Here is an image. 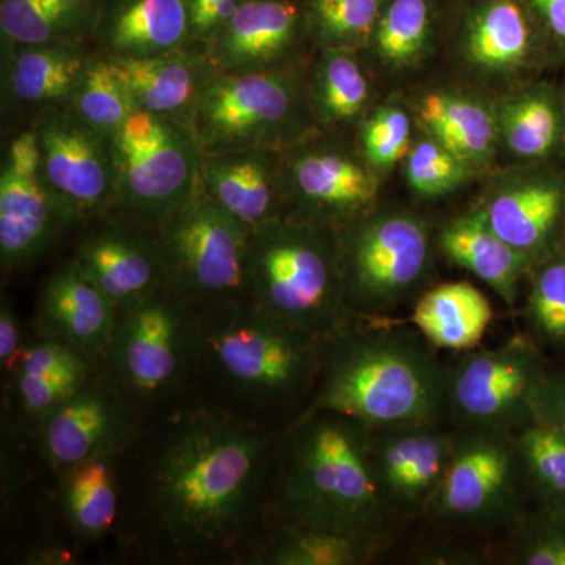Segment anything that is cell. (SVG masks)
Returning a JSON list of instances; mask_svg holds the SVG:
<instances>
[{
  "mask_svg": "<svg viewBox=\"0 0 565 565\" xmlns=\"http://www.w3.org/2000/svg\"><path fill=\"white\" fill-rule=\"evenodd\" d=\"M245 0H185L191 20V43L210 46Z\"/></svg>",
  "mask_w": 565,
  "mask_h": 565,
  "instance_id": "43",
  "label": "cell"
},
{
  "mask_svg": "<svg viewBox=\"0 0 565 565\" xmlns=\"http://www.w3.org/2000/svg\"><path fill=\"white\" fill-rule=\"evenodd\" d=\"M534 422L553 424L565 430V388L542 384L535 399Z\"/></svg>",
  "mask_w": 565,
  "mask_h": 565,
  "instance_id": "47",
  "label": "cell"
},
{
  "mask_svg": "<svg viewBox=\"0 0 565 565\" xmlns=\"http://www.w3.org/2000/svg\"><path fill=\"white\" fill-rule=\"evenodd\" d=\"M344 299L352 315L382 318L426 291L434 270L430 228L422 215L379 210L334 230Z\"/></svg>",
  "mask_w": 565,
  "mask_h": 565,
  "instance_id": "6",
  "label": "cell"
},
{
  "mask_svg": "<svg viewBox=\"0 0 565 565\" xmlns=\"http://www.w3.org/2000/svg\"><path fill=\"white\" fill-rule=\"evenodd\" d=\"M247 297L266 313L319 340L348 327L334 230L280 215L250 233Z\"/></svg>",
  "mask_w": 565,
  "mask_h": 565,
  "instance_id": "4",
  "label": "cell"
},
{
  "mask_svg": "<svg viewBox=\"0 0 565 565\" xmlns=\"http://www.w3.org/2000/svg\"><path fill=\"white\" fill-rule=\"evenodd\" d=\"M282 215L338 230L374 210L381 174L332 132H310L281 151Z\"/></svg>",
  "mask_w": 565,
  "mask_h": 565,
  "instance_id": "12",
  "label": "cell"
},
{
  "mask_svg": "<svg viewBox=\"0 0 565 565\" xmlns=\"http://www.w3.org/2000/svg\"><path fill=\"white\" fill-rule=\"evenodd\" d=\"M542 384L533 345L512 338L497 349L465 353L448 373V408L470 429L509 434L534 418Z\"/></svg>",
  "mask_w": 565,
  "mask_h": 565,
  "instance_id": "13",
  "label": "cell"
},
{
  "mask_svg": "<svg viewBox=\"0 0 565 565\" xmlns=\"http://www.w3.org/2000/svg\"><path fill=\"white\" fill-rule=\"evenodd\" d=\"M445 35L473 84L515 90L552 62L526 0H446Z\"/></svg>",
  "mask_w": 565,
  "mask_h": 565,
  "instance_id": "11",
  "label": "cell"
},
{
  "mask_svg": "<svg viewBox=\"0 0 565 565\" xmlns=\"http://www.w3.org/2000/svg\"><path fill=\"white\" fill-rule=\"evenodd\" d=\"M258 424L218 408L177 416L151 465L150 511L181 555L230 548L247 530L266 476Z\"/></svg>",
  "mask_w": 565,
  "mask_h": 565,
  "instance_id": "1",
  "label": "cell"
},
{
  "mask_svg": "<svg viewBox=\"0 0 565 565\" xmlns=\"http://www.w3.org/2000/svg\"><path fill=\"white\" fill-rule=\"evenodd\" d=\"M515 559L525 565H565L564 531L527 530L516 542Z\"/></svg>",
  "mask_w": 565,
  "mask_h": 565,
  "instance_id": "44",
  "label": "cell"
},
{
  "mask_svg": "<svg viewBox=\"0 0 565 565\" xmlns=\"http://www.w3.org/2000/svg\"><path fill=\"white\" fill-rule=\"evenodd\" d=\"M404 172L408 188L426 200L456 192L476 173L456 152L424 132L404 159Z\"/></svg>",
  "mask_w": 565,
  "mask_h": 565,
  "instance_id": "39",
  "label": "cell"
},
{
  "mask_svg": "<svg viewBox=\"0 0 565 565\" xmlns=\"http://www.w3.org/2000/svg\"><path fill=\"white\" fill-rule=\"evenodd\" d=\"M109 58L137 111L169 118L189 128L207 84L217 73L206 52L191 47L148 57Z\"/></svg>",
  "mask_w": 565,
  "mask_h": 565,
  "instance_id": "21",
  "label": "cell"
},
{
  "mask_svg": "<svg viewBox=\"0 0 565 565\" xmlns=\"http://www.w3.org/2000/svg\"><path fill=\"white\" fill-rule=\"evenodd\" d=\"M476 207L534 266L552 255L565 221V170L555 162L516 163L493 178Z\"/></svg>",
  "mask_w": 565,
  "mask_h": 565,
  "instance_id": "16",
  "label": "cell"
},
{
  "mask_svg": "<svg viewBox=\"0 0 565 565\" xmlns=\"http://www.w3.org/2000/svg\"><path fill=\"white\" fill-rule=\"evenodd\" d=\"M156 237L169 285L196 308L247 297L250 232L202 185Z\"/></svg>",
  "mask_w": 565,
  "mask_h": 565,
  "instance_id": "10",
  "label": "cell"
},
{
  "mask_svg": "<svg viewBox=\"0 0 565 565\" xmlns=\"http://www.w3.org/2000/svg\"><path fill=\"white\" fill-rule=\"evenodd\" d=\"M203 152L286 150L316 128L308 79L296 65L256 73L217 71L192 126Z\"/></svg>",
  "mask_w": 565,
  "mask_h": 565,
  "instance_id": "7",
  "label": "cell"
},
{
  "mask_svg": "<svg viewBox=\"0 0 565 565\" xmlns=\"http://www.w3.org/2000/svg\"><path fill=\"white\" fill-rule=\"evenodd\" d=\"M129 394L109 377H92L39 424L40 448L54 470L120 455L132 437Z\"/></svg>",
  "mask_w": 565,
  "mask_h": 565,
  "instance_id": "17",
  "label": "cell"
},
{
  "mask_svg": "<svg viewBox=\"0 0 565 565\" xmlns=\"http://www.w3.org/2000/svg\"><path fill=\"white\" fill-rule=\"evenodd\" d=\"M415 128L411 107L397 102L382 104L360 122V151L382 177L407 158L414 145Z\"/></svg>",
  "mask_w": 565,
  "mask_h": 565,
  "instance_id": "38",
  "label": "cell"
},
{
  "mask_svg": "<svg viewBox=\"0 0 565 565\" xmlns=\"http://www.w3.org/2000/svg\"><path fill=\"white\" fill-rule=\"evenodd\" d=\"M71 223L41 177V167L7 161L0 174V258L3 269L25 266Z\"/></svg>",
  "mask_w": 565,
  "mask_h": 565,
  "instance_id": "23",
  "label": "cell"
},
{
  "mask_svg": "<svg viewBox=\"0 0 565 565\" xmlns=\"http://www.w3.org/2000/svg\"><path fill=\"white\" fill-rule=\"evenodd\" d=\"M561 92H563V99H564V107H565V85L563 88H561Z\"/></svg>",
  "mask_w": 565,
  "mask_h": 565,
  "instance_id": "48",
  "label": "cell"
},
{
  "mask_svg": "<svg viewBox=\"0 0 565 565\" xmlns=\"http://www.w3.org/2000/svg\"><path fill=\"white\" fill-rule=\"evenodd\" d=\"M92 371L93 364L44 377H13L14 396L22 415L39 426L44 416L50 415L92 377Z\"/></svg>",
  "mask_w": 565,
  "mask_h": 565,
  "instance_id": "42",
  "label": "cell"
},
{
  "mask_svg": "<svg viewBox=\"0 0 565 565\" xmlns=\"http://www.w3.org/2000/svg\"><path fill=\"white\" fill-rule=\"evenodd\" d=\"M199 356L200 310L172 286L118 308L106 363L129 396H166Z\"/></svg>",
  "mask_w": 565,
  "mask_h": 565,
  "instance_id": "8",
  "label": "cell"
},
{
  "mask_svg": "<svg viewBox=\"0 0 565 565\" xmlns=\"http://www.w3.org/2000/svg\"><path fill=\"white\" fill-rule=\"evenodd\" d=\"M374 430L334 412L303 415L292 435L282 501L296 525L381 534Z\"/></svg>",
  "mask_w": 565,
  "mask_h": 565,
  "instance_id": "3",
  "label": "cell"
},
{
  "mask_svg": "<svg viewBox=\"0 0 565 565\" xmlns=\"http://www.w3.org/2000/svg\"><path fill=\"white\" fill-rule=\"evenodd\" d=\"M446 0H388L366 51L388 74L411 73L445 35Z\"/></svg>",
  "mask_w": 565,
  "mask_h": 565,
  "instance_id": "29",
  "label": "cell"
},
{
  "mask_svg": "<svg viewBox=\"0 0 565 565\" xmlns=\"http://www.w3.org/2000/svg\"><path fill=\"white\" fill-rule=\"evenodd\" d=\"M520 465L534 484L565 503V430L553 424L535 422L515 438Z\"/></svg>",
  "mask_w": 565,
  "mask_h": 565,
  "instance_id": "40",
  "label": "cell"
},
{
  "mask_svg": "<svg viewBox=\"0 0 565 565\" xmlns=\"http://www.w3.org/2000/svg\"><path fill=\"white\" fill-rule=\"evenodd\" d=\"M437 241L449 262L473 274L508 307H514L520 281L533 264L494 232L478 207L446 223Z\"/></svg>",
  "mask_w": 565,
  "mask_h": 565,
  "instance_id": "28",
  "label": "cell"
},
{
  "mask_svg": "<svg viewBox=\"0 0 565 565\" xmlns=\"http://www.w3.org/2000/svg\"><path fill=\"white\" fill-rule=\"evenodd\" d=\"M316 128L334 132L360 125L371 110L373 85L359 52L319 50L308 79Z\"/></svg>",
  "mask_w": 565,
  "mask_h": 565,
  "instance_id": "32",
  "label": "cell"
},
{
  "mask_svg": "<svg viewBox=\"0 0 565 565\" xmlns=\"http://www.w3.org/2000/svg\"><path fill=\"white\" fill-rule=\"evenodd\" d=\"M73 259L117 308L169 285L158 237L139 230H99L79 245Z\"/></svg>",
  "mask_w": 565,
  "mask_h": 565,
  "instance_id": "24",
  "label": "cell"
},
{
  "mask_svg": "<svg viewBox=\"0 0 565 565\" xmlns=\"http://www.w3.org/2000/svg\"><path fill=\"white\" fill-rule=\"evenodd\" d=\"M99 0H0V32L13 46L79 41L98 28Z\"/></svg>",
  "mask_w": 565,
  "mask_h": 565,
  "instance_id": "33",
  "label": "cell"
},
{
  "mask_svg": "<svg viewBox=\"0 0 565 565\" xmlns=\"http://www.w3.org/2000/svg\"><path fill=\"white\" fill-rule=\"evenodd\" d=\"M455 440L435 424L375 430L373 470L385 505L429 509L448 467Z\"/></svg>",
  "mask_w": 565,
  "mask_h": 565,
  "instance_id": "19",
  "label": "cell"
},
{
  "mask_svg": "<svg viewBox=\"0 0 565 565\" xmlns=\"http://www.w3.org/2000/svg\"><path fill=\"white\" fill-rule=\"evenodd\" d=\"M200 185L248 232L282 215L281 151L241 148L203 152Z\"/></svg>",
  "mask_w": 565,
  "mask_h": 565,
  "instance_id": "20",
  "label": "cell"
},
{
  "mask_svg": "<svg viewBox=\"0 0 565 565\" xmlns=\"http://www.w3.org/2000/svg\"><path fill=\"white\" fill-rule=\"evenodd\" d=\"M115 459L117 455L93 457L63 473V512L81 537H102L115 525L118 514Z\"/></svg>",
  "mask_w": 565,
  "mask_h": 565,
  "instance_id": "34",
  "label": "cell"
},
{
  "mask_svg": "<svg viewBox=\"0 0 565 565\" xmlns=\"http://www.w3.org/2000/svg\"><path fill=\"white\" fill-rule=\"evenodd\" d=\"M117 311L109 297L70 259L44 282L35 326L40 337L57 338L95 362H106Z\"/></svg>",
  "mask_w": 565,
  "mask_h": 565,
  "instance_id": "22",
  "label": "cell"
},
{
  "mask_svg": "<svg viewBox=\"0 0 565 565\" xmlns=\"http://www.w3.org/2000/svg\"><path fill=\"white\" fill-rule=\"evenodd\" d=\"M114 145L115 206L156 228L195 195L203 150L189 126L136 111Z\"/></svg>",
  "mask_w": 565,
  "mask_h": 565,
  "instance_id": "9",
  "label": "cell"
},
{
  "mask_svg": "<svg viewBox=\"0 0 565 565\" xmlns=\"http://www.w3.org/2000/svg\"><path fill=\"white\" fill-rule=\"evenodd\" d=\"M381 534L343 533L296 525L266 553L273 565H356L366 563L381 545Z\"/></svg>",
  "mask_w": 565,
  "mask_h": 565,
  "instance_id": "35",
  "label": "cell"
},
{
  "mask_svg": "<svg viewBox=\"0 0 565 565\" xmlns=\"http://www.w3.org/2000/svg\"><path fill=\"white\" fill-rule=\"evenodd\" d=\"M68 107L93 129L110 139L137 111L109 55L90 58Z\"/></svg>",
  "mask_w": 565,
  "mask_h": 565,
  "instance_id": "37",
  "label": "cell"
},
{
  "mask_svg": "<svg viewBox=\"0 0 565 565\" xmlns=\"http://www.w3.org/2000/svg\"><path fill=\"white\" fill-rule=\"evenodd\" d=\"M307 40L305 0H245L206 54L222 73H256L292 66Z\"/></svg>",
  "mask_w": 565,
  "mask_h": 565,
  "instance_id": "18",
  "label": "cell"
},
{
  "mask_svg": "<svg viewBox=\"0 0 565 565\" xmlns=\"http://www.w3.org/2000/svg\"><path fill=\"white\" fill-rule=\"evenodd\" d=\"M96 32L115 57H148L191 44L185 0H110Z\"/></svg>",
  "mask_w": 565,
  "mask_h": 565,
  "instance_id": "27",
  "label": "cell"
},
{
  "mask_svg": "<svg viewBox=\"0 0 565 565\" xmlns=\"http://www.w3.org/2000/svg\"><path fill=\"white\" fill-rule=\"evenodd\" d=\"M422 333L351 330L326 344L322 382L303 415L334 412L371 430L435 424L448 408V371Z\"/></svg>",
  "mask_w": 565,
  "mask_h": 565,
  "instance_id": "2",
  "label": "cell"
},
{
  "mask_svg": "<svg viewBox=\"0 0 565 565\" xmlns=\"http://www.w3.org/2000/svg\"><path fill=\"white\" fill-rule=\"evenodd\" d=\"M544 32L552 61H565V0H526Z\"/></svg>",
  "mask_w": 565,
  "mask_h": 565,
  "instance_id": "45",
  "label": "cell"
},
{
  "mask_svg": "<svg viewBox=\"0 0 565 565\" xmlns=\"http://www.w3.org/2000/svg\"><path fill=\"white\" fill-rule=\"evenodd\" d=\"M326 344L248 297L200 310L199 360L223 388L244 399H282L303 390L321 373Z\"/></svg>",
  "mask_w": 565,
  "mask_h": 565,
  "instance_id": "5",
  "label": "cell"
},
{
  "mask_svg": "<svg viewBox=\"0 0 565 565\" xmlns=\"http://www.w3.org/2000/svg\"><path fill=\"white\" fill-rule=\"evenodd\" d=\"M90 58L77 41L14 46L7 73L10 95L41 109L68 106Z\"/></svg>",
  "mask_w": 565,
  "mask_h": 565,
  "instance_id": "31",
  "label": "cell"
},
{
  "mask_svg": "<svg viewBox=\"0 0 565 565\" xmlns=\"http://www.w3.org/2000/svg\"><path fill=\"white\" fill-rule=\"evenodd\" d=\"M490 300L467 281L444 282L415 300L412 322L427 343L446 351H473L492 322Z\"/></svg>",
  "mask_w": 565,
  "mask_h": 565,
  "instance_id": "30",
  "label": "cell"
},
{
  "mask_svg": "<svg viewBox=\"0 0 565 565\" xmlns=\"http://www.w3.org/2000/svg\"><path fill=\"white\" fill-rule=\"evenodd\" d=\"M527 321L550 341H565V256L548 255L531 267Z\"/></svg>",
  "mask_w": 565,
  "mask_h": 565,
  "instance_id": "41",
  "label": "cell"
},
{
  "mask_svg": "<svg viewBox=\"0 0 565 565\" xmlns=\"http://www.w3.org/2000/svg\"><path fill=\"white\" fill-rule=\"evenodd\" d=\"M388 0H305L310 39L319 50L366 51Z\"/></svg>",
  "mask_w": 565,
  "mask_h": 565,
  "instance_id": "36",
  "label": "cell"
},
{
  "mask_svg": "<svg viewBox=\"0 0 565 565\" xmlns=\"http://www.w3.org/2000/svg\"><path fill=\"white\" fill-rule=\"evenodd\" d=\"M500 151L515 163L556 162L565 154L563 92L548 82H527L494 99Z\"/></svg>",
  "mask_w": 565,
  "mask_h": 565,
  "instance_id": "26",
  "label": "cell"
},
{
  "mask_svg": "<svg viewBox=\"0 0 565 565\" xmlns=\"http://www.w3.org/2000/svg\"><path fill=\"white\" fill-rule=\"evenodd\" d=\"M22 348L21 327L10 305L2 302L0 308V364L3 371H11Z\"/></svg>",
  "mask_w": 565,
  "mask_h": 565,
  "instance_id": "46",
  "label": "cell"
},
{
  "mask_svg": "<svg viewBox=\"0 0 565 565\" xmlns=\"http://www.w3.org/2000/svg\"><path fill=\"white\" fill-rule=\"evenodd\" d=\"M419 131L444 143L476 173L492 166L500 152L494 102L456 88H434L412 104Z\"/></svg>",
  "mask_w": 565,
  "mask_h": 565,
  "instance_id": "25",
  "label": "cell"
},
{
  "mask_svg": "<svg viewBox=\"0 0 565 565\" xmlns=\"http://www.w3.org/2000/svg\"><path fill=\"white\" fill-rule=\"evenodd\" d=\"M41 177L71 225L115 206L114 145L68 106L41 109L35 125Z\"/></svg>",
  "mask_w": 565,
  "mask_h": 565,
  "instance_id": "14",
  "label": "cell"
},
{
  "mask_svg": "<svg viewBox=\"0 0 565 565\" xmlns=\"http://www.w3.org/2000/svg\"><path fill=\"white\" fill-rule=\"evenodd\" d=\"M520 459L505 433L471 429L452 444L451 457L430 511L475 526L514 516Z\"/></svg>",
  "mask_w": 565,
  "mask_h": 565,
  "instance_id": "15",
  "label": "cell"
}]
</instances>
